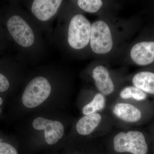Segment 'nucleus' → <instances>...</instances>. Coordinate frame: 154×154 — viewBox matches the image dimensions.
Masks as SVG:
<instances>
[{"label": "nucleus", "mask_w": 154, "mask_h": 154, "mask_svg": "<svg viewBox=\"0 0 154 154\" xmlns=\"http://www.w3.org/2000/svg\"><path fill=\"white\" fill-rule=\"evenodd\" d=\"M120 96L122 99L132 98L137 101L144 100L147 97L145 92L134 86L125 88L120 93Z\"/></svg>", "instance_id": "14"}, {"label": "nucleus", "mask_w": 154, "mask_h": 154, "mask_svg": "<svg viewBox=\"0 0 154 154\" xmlns=\"http://www.w3.org/2000/svg\"><path fill=\"white\" fill-rule=\"evenodd\" d=\"M0 154H18L13 146L5 143L0 142Z\"/></svg>", "instance_id": "16"}, {"label": "nucleus", "mask_w": 154, "mask_h": 154, "mask_svg": "<svg viewBox=\"0 0 154 154\" xmlns=\"http://www.w3.org/2000/svg\"><path fill=\"white\" fill-rule=\"evenodd\" d=\"M51 90V86L46 78L36 77L26 87L22 96V103L28 108L37 107L49 97Z\"/></svg>", "instance_id": "2"}, {"label": "nucleus", "mask_w": 154, "mask_h": 154, "mask_svg": "<svg viewBox=\"0 0 154 154\" xmlns=\"http://www.w3.org/2000/svg\"><path fill=\"white\" fill-rule=\"evenodd\" d=\"M92 76L96 88L102 94L108 95L113 93L114 84L106 67L102 66L96 67L93 70Z\"/></svg>", "instance_id": "9"}, {"label": "nucleus", "mask_w": 154, "mask_h": 154, "mask_svg": "<svg viewBox=\"0 0 154 154\" xmlns=\"http://www.w3.org/2000/svg\"><path fill=\"white\" fill-rule=\"evenodd\" d=\"M102 118L101 115L96 113L83 116L77 123V131L82 135L90 134L99 125Z\"/></svg>", "instance_id": "11"}, {"label": "nucleus", "mask_w": 154, "mask_h": 154, "mask_svg": "<svg viewBox=\"0 0 154 154\" xmlns=\"http://www.w3.org/2000/svg\"><path fill=\"white\" fill-rule=\"evenodd\" d=\"M105 106V96L103 94H97L91 102L83 107V113L85 115H87L96 113V111L103 110Z\"/></svg>", "instance_id": "13"}, {"label": "nucleus", "mask_w": 154, "mask_h": 154, "mask_svg": "<svg viewBox=\"0 0 154 154\" xmlns=\"http://www.w3.org/2000/svg\"><path fill=\"white\" fill-rule=\"evenodd\" d=\"M3 99H2V98L0 97V105H2V104L3 103Z\"/></svg>", "instance_id": "18"}, {"label": "nucleus", "mask_w": 154, "mask_h": 154, "mask_svg": "<svg viewBox=\"0 0 154 154\" xmlns=\"http://www.w3.org/2000/svg\"><path fill=\"white\" fill-rule=\"evenodd\" d=\"M9 33L15 41L24 47H29L33 44L34 35L33 31L22 17L14 16L7 22Z\"/></svg>", "instance_id": "5"}, {"label": "nucleus", "mask_w": 154, "mask_h": 154, "mask_svg": "<svg viewBox=\"0 0 154 154\" xmlns=\"http://www.w3.org/2000/svg\"><path fill=\"white\" fill-rule=\"evenodd\" d=\"M32 125L37 130H44L45 141L49 145L55 144L63 136L64 128L60 122L39 117L33 120Z\"/></svg>", "instance_id": "6"}, {"label": "nucleus", "mask_w": 154, "mask_h": 154, "mask_svg": "<svg viewBox=\"0 0 154 154\" xmlns=\"http://www.w3.org/2000/svg\"><path fill=\"white\" fill-rule=\"evenodd\" d=\"M132 83L134 87L145 93L154 94V73L148 71L140 72L134 76Z\"/></svg>", "instance_id": "12"}, {"label": "nucleus", "mask_w": 154, "mask_h": 154, "mask_svg": "<svg viewBox=\"0 0 154 154\" xmlns=\"http://www.w3.org/2000/svg\"><path fill=\"white\" fill-rule=\"evenodd\" d=\"M113 112L118 118L126 122H136L142 116L141 112L139 109L128 103L116 104L113 107Z\"/></svg>", "instance_id": "10"}, {"label": "nucleus", "mask_w": 154, "mask_h": 154, "mask_svg": "<svg viewBox=\"0 0 154 154\" xmlns=\"http://www.w3.org/2000/svg\"><path fill=\"white\" fill-rule=\"evenodd\" d=\"M90 45L92 51L97 54L110 52L113 46V39L109 26L104 21L99 20L91 25Z\"/></svg>", "instance_id": "4"}, {"label": "nucleus", "mask_w": 154, "mask_h": 154, "mask_svg": "<svg viewBox=\"0 0 154 154\" xmlns=\"http://www.w3.org/2000/svg\"><path fill=\"white\" fill-rule=\"evenodd\" d=\"M10 87L8 80L4 75L0 73V92L7 91Z\"/></svg>", "instance_id": "17"}, {"label": "nucleus", "mask_w": 154, "mask_h": 154, "mask_svg": "<svg viewBox=\"0 0 154 154\" xmlns=\"http://www.w3.org/2000/svg\"><path fill=\"white\" fill-rule=\"evenodd\" d=\"M91 22L82 14L75 15L71 20L68 33V41L75 49L85 47L90 41Z\"/></svg>", "instance_id": "3"}, {"label": "nucleus", "mask_w": 154, "mask_h": 154, "mask_svg": "<svg viewBox=\"0 0 154 154\" xmlns=\"http://www.w3.org/2000/svg\"><path fill=\"white\" fill-rule=\"evenodd\" d=\"M61 0H35L31 11L33 15L41 21H46L53 17L60 7Z\"/></svg>", "instance_id": "8"}, {"label": "nucleus", "mask_w": 154, "mask_h": 154, "mask_svg": "<svg viewBox=\"0 0 154 154\" xmlns=\"http://www.w3.org/2000/svg\"><path fill=\"white\" fill-rule=\"evenodd\" d=\"M131 59L137 64L146 66L154 61V42H142L135 44L130 51Z\"/></svg>", "instance_id": "7"}, {"label": "nucleus", "mask_w": 154, "mask_h": 154, "mask_svg": "<svg viewBox=\"0 0 154 154\" xmlns=\"http://www.w3.org/2000/svg\"><path fill=\"white\" fill-rule=\"evenodd\" d=\"M78 5L80 8L86 12L95 13L101 8L103 2L101 0H79Z\"/></svg>", "instance_id": "15"}, {"label": "nucleus", "mask_w": 154, "mask_h": 154, "mask_svg": "<svg viewBox=\"0 0 154 154\" xmlns=\"http://www.w3.org/2000/svg\"><path fill=\"white\" fill-rule=\"evenodd\" d=\"M114 149L117 152H128L133 154H146L148 146L142 133L131 131L121 132L113 139Z\"/></svg>", "instance_id": "1"}]
</instances>
